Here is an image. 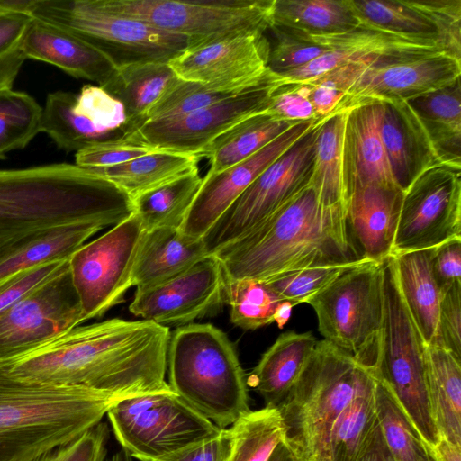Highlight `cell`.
<instances>
[{
	"instance_id": "obj_31",
	"label": "cell",
	"mask_w": 461,
	"mask_h": 461,
	"mask_svg": "<svg viewBox=\"0 0 461 461\" xmlns=\"http://www.w3.org/2000/svg\"><path fill=\"white\" fill-rule=\"evenodd\" d=\"M297 122H300L276 119L266 111L249 116L220 135L199 155L209 160L210 167L205 176L244 161Z\"/></svg>"
},
{
	"instance_id": "obj_34",
	"label": "cell",
	"mask_w": 461,
	"mask_h": 461,
	"mask_svg": "<svg viewBox=\"0 0 461 461\" xmlns=\"http://www.w3.org/2000/svg\"><path fill=\"white\" fill-rule=\"evenodd\" d=\"M104 227L95 222L76 223L50 230L0 258V285L35 266L68 258Z\"/></svg>"
},
{
	"instance_id": "obj_3",
	"label": "cell",
	"mask_w": 461,
	"mask_h": 461,
	"mask_svg": "<svg viewBox=\"0 0 461 461\" xmlns=\"http://www.w3.org/2000/svg\"><path fill=\"white\" fill-rule=\"evenodd\" d=\"M213 256L228 279L259 281L364 260L347 220L323 203L309 185Z\"/></svg>"
},
{
	"instance_id": "obj_6",
	"label": "cell",
	"mask_w": 461,
	"mask_h": 461,
	"mask_svg": "<svg viewBox=\"0 0 461 461\" xmlns=\"http://www.w3.org/2000/svg\"><path fill=\"white\" fill-rule=\"evenodd\" d=\"M366 369L348 352L318 340L299 379L276 407L283 442L296 461H330L331 430Z\"/></svg>"
},
{
	"instance_id": "obj_62",
	"label": "cell",
	"mask_w": 461,
	"mask_h": 461,
	"mask_svg": "<svg viewBox=\"0 0 461 461\" xmlns=\"http://www.w3.org/2000/svg\"><path fill=\"white\" fill-rule=\"evenodd\" d=\"M268 461H296L294 455L282 441L273 451Z\"/></svg>"
},
{
	"instance_id": "obj_23",
	"label": "cell",
	"mask_w": 461,
	"mask_h": 461,
	"mask_svg": "<svg viewBox=\"0 0 461 461\" xmlns=\"http://www.w3.org/2000/svg\"><path fill=\"white\" fill-rule=\"evenodd\" d=\"M23 50L27 59L58 67L67 74L104 86L116 66L100 50L59 27L32 18Z\"/></svg>"
},
{
	"instance_id": "obj_44",
	"label": "cell",
	"mask_w": 461,
	"mask_h": 461,
	"mask_svg": "<svg viewBox=\"0 0 461 461\" xmlns=\"http://www.w3.org/2000/svg\"><path fill=\"white\" fill-rule=\"evenodd\" d=\"M225 293L230 321L243 330H257L274 322L275 312L282 302L266 283L254 279L226 277Z\"/></svg>"
},
{
	"instance_id": "obj_53",
	"label": "cell",
	"mask_w": 461,
	"mask_h": 461,
	"mask_svg": "<svg viewBox=\"0 0 461 461\" xmlns=\"http://www.w3.org/2000/svg\"><path fill=\"white\" fill-rule=\"evenodd\" d=\"M68 259H57L35 266L3 283L0 285V314L59 274L68 265Z\"/></svg>"
},
{
	"instance_id": "obj_14",
	"label": "cell",
	"mask_w": 461,
	"mask_h": 461,
	"mask_svg": "<svg viewBox=\"0 0 461 461\" xmlns=\"http://www.w3.org/2000/svg\"><path fill=\"white\" fill-rule=\"evenodd\" d=\"M144 230L130 217L82 245L68 259L71 281L84 322L121 303L132 286V271Z\"/></svg>"
},
{
	"instance_id": "obj_7",
	"label": "cell",
	"mask_w": 461,
	"mask_h": 461,
	"mask_svg": "<svg viewBox=\"0 0 461 461\" xmlns=\"http://www.w3.org/2000/svg\"><path fill=\"white\" fill-rule=\"evenodd\" d=\"M384 308L374 377L393 394L430 447L439 440L430 411L425 368L426 343L402 296L393 254L383 260Z\"/></svg>"
},
{
	"instance_id": "obj_49",
	"label": "cell",
	"mask_w": 461,
	"mask_h": 461,
	"mask_svg": "<svg viewBox=\"0 0 461 461\" xmlns=\"http://www.w3.org/2000/svg\"><path fill=\"white\" fill-rule=\"evenodd\" d=\"M74 112L109 137L116 130L122 131L127 122L122 104L99 86L85 85L81 88Z\"/></svg>"
},
{
	"instance_id": "obj_51",
	"label": "cell",
	"mask_w": 461,
	"mask_h": 461,
	"mask_svg": "<svg viewBox=\"0 0 461 461\" xmlns=\"http://www.w3.org/2000/svg\"><path fill=\"white\" fill-rule=\"evenodd\" d=\"M155 150L122 134L95 142L76 152L75 164L87 169L111 167Z\"/></svg>"
},
{
	"instance_id": "obj_10",
	"label": "cell",
	"mask_w": 461,
	"mask_h": 461,
	"mask_svg": "<svg viewBox=\"0 0 461 461\" xmlns=\"http://www.w3.org/2000/svg\"><path fill=\"white\" fill-rule=\"evenodd\" d=\"M106 416L122 448L139 461L161 458L221 429L174 392L122 399Z\"/></svg>"
},
{
	"instance_id": "obj_24",
	"label": "cell",
	"mask_w": 461,
	"mask_h": 461,
	"mask_svg": "<svg viewBox=\"0 0 461 461\" xmlns=\"http://www.w3.org/2000/svg\"><path fill=\"white\" fill-rule=\"evenodd\" d=\"M308 36L330 51L339 67L357 60L393 61L447 53L436 38L396 33L366 26H358L343 33Z\"/></svg>"
},
{
	"instance_id": "obj_45",
	"label": "cell",
	"mask_w": 461,
	"mask_h": 461,
	"mask_svg": "<svg viewBox=\"0 0 461 461\" xmlns=\"http://www.w3.org/2000/svg\"><path fill=\"white\" fill-rule=\"evenodd\" d=\"M383 104L381 139L393 177L404 192L420 174L419 159L399 110L393 103Z\"/></svg>"
},
{
	"instance_id": "obj_38",
	"label": "cell",
	"mask_w": 461,
	"mask_h": 461,
	"mask_svg": "<svg viewBox=\"0 0 461 461\" xmlns=\"http://www.w3.org/2000/svg\"><path fill=\"white\" fill-rule=\"evenodd\" d=\"M230 450L226 461H268L284 439V429L276 408L249 411L229 428Z\"/></svg>"
},
{
	"instance_id": "obj_52",
	"label": "cell",
	"mask_w": 461,
	"mask_h": 461,
	"mask_svg": "<svg viewBox=\"0 0 461 461\" xmlns=\"http://www.w3.org/2000/svg\"><path fill=\"white\" fill-rule=\"evenodd\" d=\"M109 428L99 422L74 440L58 446L30 461H104Z\"/></svg>"
},
{
	"instance_id": "obj_13",
	"label": "cell",
	"mask_w": 461,
	"mask_h": 461,
	"mask_svg": "<svg viewBox=\"0 0 461 461\" xmlns=\"http://www.w3.org/2000/svg\"><path fill=\"white\" fill-rule=\"evenodd\" d=\"M320 122L265 169L211 227L202 238L207 255L247 234L308 185Z\"/></svg>"
},
{
	"instance_id": "obj_54",
	"label": "cell",
	"mask_w": 461,
	"mask_h": 461,
	"mask_svg": "<svg viewBox=\"0 0 461 461\" xmlns=\"http://www.w3.org/2000/svg\"><path fill=\"white\" fill-rule=\"evenodd\" d=\"M438 338V346L461 361V282L441 291Z\"/></svg>"
},
{
	"instance_id": "obj_18",
	"label": "cell",
	"mask_w": 461,
	"mask_h": 461,
	"mask_svg": "<svg viewBox=\"0 0 461 461\" xmlns=\"http://www.w3.org/2000/svg\"><path fill=\"white\" fill-rule=\"evenodd\" d=\"M225 285L220 261L207 255L164 282L136 288L129 311L141 320L178 328L219 312L226 304Z\"/></svg>"
},
{
	"instance_id": "obj_8",
	"label": "cell",
	"mask_w": 461,
	"mask_h": 461,
	"mask_svg": "<svg viewBox=\"0 0 461 461\" xmlns=\"http://www.w3.org/2000/svg\"><path fill=\"white\" fill-rule=\"evenodd\" d=\"M29 14L85 41L116 68L142 62L168 63L190 45L186 38L109 12L95 0H32Z\"/></svg>"
},
{
	"instance_id": "obj_40",
	"label": "cell",
	"mask_w": 461,
	"mask_h": 461,
	"mask_svg": "<svg viewBox=\"0 0 461 461\" xmlns=\"http://www.w3.org/2000/svg\"><path fill=\"white\" fill-rule=\"evenodd\" d=\"M77 95L56 91L48 95L42 108L41 131L67 151H79L97 141L111 139L88 120L75 113Z\"/></svg>"
},
{
	"instance_id": "obj_20",
	"label": "cell",
	"mask_w": 461,
	"mask_h": 461,
	"mask_svg": "<svg viewBox=\"0 0 461 461\" xmlns=\"http://www.w3.org/2000/svg\"><path fill=\"white\" fill-rule=\"evenodd\" d=\"M321 120L300 122L258 152L217 174L205 176L180 230L202 239L252 182Z\"/></svg>"
},
{
	"instance_id": "obj_1",
	"label": "cell",
	"mask_w": 461,
	"mask_h": 461,
	"mask_svg": "<svg viewBox=\"0 0 461 461\" xmlns=\"http://www.w3.org/2000/svg\"><path fill=\"white\" fill-rule=\"evenodd\" d=\"M169 329L109 319L75 327L0 364L17 378L81 386L120 398L173 392L165 380Z\"/></svg>"
},
{
	"instance_id": "obj_39",
	"label": "cell",
	"mask_w": 461,
	"mask_h": 461,
	"mask_svg": "<svg viewBox=\"0 0 461 461\" xmlns=\"http://www.w3.org/2000/svg\"><path fill=\"white\" fill-rule=\"evenodd\" d=\"M376 414L393 461H429L427 443L391 391L375 379Z\"/></svg>"
},
{
	"instance_id": "obj_28",
	"label": "cell",
	"mask_w": 461,
	"mask_h": 461,
	"mask_svg": "<svg viewBox=\"0 0 461 461\" xmlns=\"http://www.w3.org/2000/svg\"><path fill=\"white\" fill-rule=\"evenodd\" d=\"M432 249L393 254L403 301L426 345L438 346L441 291L431 268Z\"/></svg>"
},
{
	"instance_id": "obj_60",
	"label": "cell",
	"mask_w": 461,
	"mask_h": 461,
	"mask_svg": "<svg viewBox=\"0 0 461 461\" xmlns=\"http://www.w3.org/2000/svg\"><path fill=\"white\" fill-rule=\"evenodd\" d=\"M430 448L437 461H461V445L439 438L438 443Z\"/></svg>"
},
{
	"instance_id": "obj_47",
	"label": "cell",
	"mask_w": 461,
	"mask_h": 461,
	"mask_svg": "<svg viewBox=\"0 0 461 461\" xmlns=\"http://www.w3.org/2000/svg\"><path fill=\"white\" fill-rule=\"evenodd\" d=\"M32 21L26 13L0 11V90L12 89L27 59L23 43Z\"/></svg>"
},
{
	"instance_id": "obj_15",
	"label": "cell",
	"mask_w": 461,
	"mask_h": 461,
	"mask_svg": "<svg viewBox=\"0 0 461 461\" xmlns=\"http://www.w3.org/2000/svg\"><path fill=\"white\" fill-rule=\"evenodd\" d=\"M461 170L429 168L403 193L392 254L433 249L461 238Z\"/></svg>"
},
{
	"instance_id": "obj_29",
	"label": "cell",
	"mask_w": 461,
	"mask_h": 461,
	"mask_svg": "<svg viewBox=\"0 0 461 461\" xmlns=\"http://www.w3.org/2000/svg\"><path fill=\"white\" fill-rule=\"evenodd\" d=\"M429 406L439 438L461 445V361L446 348L427 345Z\"/></svg>"
},
{
	"instance_id": "obj_63",
	"label": "cell",
	"mask_w": 461,
	"mask_h": 461,
	"mask_svg": "<svg viewBox=\"0 0 461 461\" xmlns=\"http://www.w3.org/2000/svg\"><path fill=\"white\" fill-rule=\"evenodd\" d=\"M104 461H132V457L122 448Z\"/></svg>"
},
{
	"instance_id": "obj_37",
	"label": "cell",
	"mask_w": 461,
	"mask_h": 461,
	"mask_svg": "<svg viewBox=\"0 0 461 461\" xmlns=\"http://www.w3.org/2000/svg\"><path fill=\"white\" fill-rule=\"evenodd\" d=\"M203 183L199 169L168 181L131 199L145 231L157 228L180 229Z\"/></svg>"
},
{
	"instance_id": "obj_5",
	"label": "cell",
	"mask_w": 461,
	"mask_h": 461,
	"mask_svg": "<svg viewBox=\"0 0 461 461\" xmlns=\"http://www.w3.org/2000/svg\"><path fill=\"white\" fill-rule=\"evenodd\" d=\"M169 386L191 407L226 429L250 411L246 375L226 333L211 323H190L171 334Z\"/></svg>"
},
{
	"instance_id": "obj_55",
	"label": "cell",
	"mask_w": 461,
	"mask_h": 461,
	"mask_svg": "<svg viewBox=\"0 0 461 461\" xmlns=\"http://www.w3.org/2000/svg\"><path fill=\"white\" fill-rule=\"evenodd\" d=\"M309 93L308 84L281 86L271 95L266 112L276 119L290 122L319 120Z\"/></svg>"
},
{
	"instance_id": "obj_43",
	"label": "cell",
	"mask_w": 461,
	"mask_h": 461,
	"mask_svg": "<svg viewBox=\"0 0 461 461\" xmlns=\"http://www.w3.org/2000/svg\"><path fill=\"white\" fill-rule=\"evenodd\" d=\"M42 107L30 95L0 90V159L26 147L41 131Z\"/></svg>"
},
{
	"instance_id": "obj_19",
	"label": "cell",
	"mask_w": 461,
	"mask_h": 461,
	"mask_svg": "<svg viewBox=\"0 0 461 461\" xmlns=\"http://www.w3.org/2000/svg\"><path fill=\"white\" fill-rule=\"evenodd\" d=\"M270 48L265 32H244L187 47L168 65L185 81L249 84L269 72Z\"/></svg>"
},
{
	"instance_id": "obj_59",
	"label": "cell",
	"mask_w": 461,
	"mask_h": 461,
	"mask_svg": "<svg viewBox=\"0 0 461 461\" xmlns=\"http://www.w3.org/2000/svg\"><path fill=\"white\" fill-rule=\"evenodd\" d=\"M356 461H393L378 420Z\"/></svg>"
},
{
	"instance_id": "obj_27",
	"label": "cell",
	"mask_w": 461,
	"mask_h": 461,
	"mask_svg": "<svg viewBox=\"0 0 461 461\" xmlns=\"http://www.w3.org/2000/svg\"><path fill=\"white\" fill-rule=\"evenodd\" d=\"M180 80L167 62H142L118 67L101 87L124 107L123 134L143 123L151 108Z\"/></svg>"
},
{
	"instance_id": "obj_56",
	"label": "cell",
	"mask_w": 461,
	"mask_h": 461,
	"mask_svg": "<svg viewBox=\"0 0 461 461\" xmlns=\"http://www.w3.org/2000/svg\"><path fill=\"white\" fill-rule=\"evenodd\" d=\"M230 445L231 437L229 428L221 429L214 437L151 461H226Z\"/></svg>"
},
{
	"instance_id": "obj_36",
	"label": "cell",
	"mask_w": 461,
	"mask_h": 461,
	"mask_svg": "<svg viewBox=\"0 0 461 461\" xmlns=\"http://www.w3.org/2000/svg\"><path fill=\"white\" fill-rule=\"evenodd\" d=\"M271 26L329 35L354 30L359 21L348 0H275Z\"/></svg>"
},
{
	"instance_id": "obj_9",
	"label": "cell",
	"mask_w": 461,
	"mask_h": 461,
	"mask_svg": "<svg viewBox=\"0 0 461 461\" xmlns=\"http://www.w3.org/2000/svg\"><path fill=\"white\" fill-rule=\"evenodd\" d=\"M382 262L364 260L351 267L306 302L324 339L370 372L377 361L383 319Z\"/></svg>"
},
{
	"instance_id": "obj_61",
	"label": "cell",
	"mask_w": 461,
	"mask_h": 461,
	"mask_svg": "<svg viewBox=\"0 0 461 461\" xmlns=\"http://www.w3.org/2000/svg\"><path fill=\"white\" fill-rule=\"evenodd\" d=\"M293 308L294 305L287 301H282L278 304L274 315V321L276 322L278 328L282 329L287 323Z\"/></svg>"
},
{
	"instance_id": "obj_50",
	"label": "cell",
	"mask_w": 461,
	"mask_h": 461,
	"mask_svg": "<svg viewBox=\"0 0 461 461\" xmlns=\"http://www.w3.org/2000/svg\"><path fill=\"white\" fill-rule=\"evenodd\" d=\"M436 28L446 52L461 59V0H406Z\"/></svg>"
},
{
	"instance_id": "obj_4",
	"label": "cell",
	"mask_w": 461,
	"mask_h": 461,
	"mask_svg": "<svg viewBox=\"0 0 461 461\" xmlns=\"http://www.w3.org/2000/svg\"><path fill=\"white\" fill-rule=\"evenodd\" d=\"M122 398L25 381L0 366V461H30L102 421Z\"/></svg>"
},
{
	"instance_id": "obj_26",
	"label": "cell",
	"mask_w": 461,
	"mask_h": 461,
	"mask_svg": "<svg viewBox=\"0 0 461 461\" xmlns=\"http://www.w3.org/2000/svg\"><path fill=\"white\" fill-rule=\"evenodd\" d=\"M207 256L202 239L178 228L143 232L132 271V286L142 288L164 282Z\"/></svg>"
},
{
	"instance_id": "obj_16",
	"label": "cell",
	"mask_w": 461,
	"mask_h": 461,
	"mask_svg": "<svg viewBox=\"0 0 461 461\" xmlns=\"http://www.w3.org/2000/svg\"><path fill=\"white\" fill-rule=\"evenodd\" d=\"M280 86L277 75L236 96L184 114L145 122L123 135L154 149L199 158L220 135L249 116L267 111L271 95Z\"/></svg>"
},
{
	"instance_id": "obj_21",
	"label": "cell",
	"mask_w": 461,
	"mask_h": 461,
	"mask_svg": "<svg viewBox=\"0 0 461 461\" xmlns=\"http://www.w3.org/2000/svg\"><path fill=\"white\" fill-rule=\"evenodd\" d=\"M383 109V104H367L345 111L342 168L348 204L351 194L362 187L400 188L393 177L381 139Z\"/></svg>"
},
{
	"instance_id": "obj_17",
	"label": "cell",
	"mask_w": 461,
	"mask_h": 461,
	"mask_svg": "<svg viewBox=\"0 0 461 461\" xmlns=\"http://www.w3.org/2000/svg\"><path fill=\"white\" fill-rule=\"evenodd\" d=\"M84 322L68 265L0 314V364Z\"/></svg>"
},
{
	"instance_id": "obj_12",
	"label": "cell",
	"mask_w": 461,
	"mask_h": 461,
	"mask_svg": "<svg viewBox=\"0 0 461 461\" xmlns=\"http://www.w3.org/2000/svg\"><path fill=\"white\" fill-rule=\"evenodd\" d=\"M343 96L336 113L367 104L405 101L461 79V59L435 53L393 61H350L326 73Z\"/></svg>"
},
{
	"instance_id": "obj_58",
	"label": "cell",
	"mask_w": 461,
	"mask_h": 461,
	"mask_svg": "<svg viewBox=\"0 0 461 461\" xmlns=\"http://www.w3.org/2000/svg\"><path fill=\"white\" fill-rule=\"evenodd\" d=\"M304 84L309 85V97L316 118L322 120L333 114L343 96L338 86L326 76Z\"/></svg>"
},
{
	"instance_id": "obj_64",
	"label": "cell",
	"mask_w": 461,
	"mask_h": 461,
	"mask_svg": "<svg viewBox=\"0 0 461 461\" xmlns=\"http://www.w3.org/2000/svg\"><path fill=\"white\" fill-rule=\"evenodd\" d=\"M427 447H428V453H429V461H437L430 447L427 444Z\"/></svg>"
},
{
	"instance_id": "obj_42",
	"label": "cell",
	"mask_w": 461,
	"mask_h": 461,
	"mask_svg": "<svg viewBox=\"0 0 461 461\" xmlns=\"http://www.w3.org/2000/svg\"><path fill=\"white\" fill-rule=\"evenodd\" d=\"M348 3L359 26L439 41L430 20L406 0H348Z\"/></svg>"
},
{
	"instance_id": "obj_30",
	"label": "cell",
	"mask_w": 461,
	"mask_h": 461,
	"mask_svg": "<svg viewBox=\"0 0 461 461\" xmlns=\"http://www.w3.org/2000/svg\"><path fill=\"white\" fill-rule=\"evenodd\" d=\"M346 115V112L336 113L320 122L308 185L323 203L337 211L348 221V197L342 168Z\"/></svg>"
},
{
	"instance_id": "obj_22",
	"label": "cell",
	"mask_w": 461,
	"mask_h": 461,
	"mask_svg": "<svg viewBox=\"0 0 461 461\" xmlns=\"http://www.w3.org/2000/svg\"><path fill=\"white\" fill-rule=\"evenodd\" d=\"M403 193L398 187L369 185L351 194L348 223L362 258L382 262L392 254Z\"/></svg>"
},
{
	"instance_id": "obj_11",
	"label": "cell",
	"mask_w": 461,
	"mask_h": 461,
	"mask_svg": "<svg viewBox=\"0 0 461 461\" xmlns=\"http://www.w3.org/2000/svg\"><path fill=\"white\" fill-rule=\"evenodd\" d=\"M275 0H95L113 14L186 38L189 47L272 25Z\"/></svg>"
},
{
	"instance_id": "obj_48",
	"label": "cell",
	"mask_w": 461,
	"mask_h": 461,
	"mask_svg": "<svg viewBox=\"0 0 461 461\" xmlns=\"http://www.w3.org/2000/svg\"><path fill=\"white\" fill-rule=\"evenodd\" d=\"M269 30L275 35V43L270 48L267 67L278 76L303 67L327 51L305 33L276 26Z\"/></svg>"
},
{
	"instance_id": "obj_33",
	"label": "cell",
	"mask_w": 461,
	"mask_h": 461,
	"mask_svg": "<svg viewBox=\"0 0 461 461\" xmlns=\"http://www.w3.org/2000/svg\"><path fill=\"white\" fill-rule=\"evenodd\" d=\"M375 378L366 369L330 434V461H356L377 423Z\"/></svg>"
},
{
	"instance_id": "obj_57",
	"label": "cell",
	"mask_w": 461,
	"mask_h": 461,
	"mask_svg": "<svg viewBox=\"0 0 461 461\" xmlns=\"http://www.w3.org/2000/svg\"><path fill=\"white\" fill-rule=\"evenodd\" d=\"M431 268L440 291L461 282V238L449 240L432 249Z\"/></svg>"
},
{
	"instance_id": "obj_2",
	"label": "cell",
	"mask_w": 461,
	"mask_h": 461,
	"mask_svg": "<svg viewBox=\"0 0 461 461\" xmlns=\"http://www.w3.org/2000/svg\"><path fill=\"white\" fill-rule=\"evenodd\" d=\"M132 213L125 192L76 164L0 169V258L53 229L114 226Z\"/></svg>"
},
{
	"instance_id": "obj_35",
	"label": "cell",
	"mask_w": 461,
	"mask_h": 461,
	"mask_svg": "<svg viewBox=\"0 0 461 461\" xmlns=\"http://www.w3.org/2000/svg\"><path fill=\"white\" fill-rule=\"evenodd\" d=\"M390 103L399 110L413 140L420 174L435 167L461 170V126L426 117L406 101Z\"/></svg>"
},
{
	"instance_id": "obj_32",
	"label": "cell",
	"mask_w": 461,
	"mask_h": 461,
	"mask_svg": "<svg viewBox=\"0 0 461 461\" xmlns=\"http://www.w3.org/2000/svg\"><path fill=\"white\" fill-rule=\"evenodd\" d=\"M198 160L194 155L157 149L121 165L90 170L113 183L132 199L198 169Z\"/></svg>"
},
{
	"instance_id": "obj_41",
	"label": "cell",
	"mask_w": 461,
	"mask_h": 461,
	"mask_svg": "<svg viewBox=\"0 0 461 461\" xmlns=\"http://www.w3.org/2000/svg\"><path fill=\"white\" fill-rule=\"evenodd\" d=\"M276 77V74L269 70L264 77L258 81L239 85L203 84L181 79L151 108L143 122L184 114L216 104Z\"/></svg>"
},
{
	"instance_id": "obj_46",
	"label": "cell",
	"mask_w": 461,
	"mask_h": 461,
	"mask_svg": "<svg viewBox=\"0 0 461 461\" xmlns=\"http://www.w3.org/2000/svg\"><path fill=\"white\" fill-rule=\"evenodd\" d=\"M364 260L303 269L263 282L282 301L290 302L295 306L306 303L309 298L326 287L340 274Z\"/></svg>"
},
{
	"instance_id": "obj_25",
	"label": "cell",
	"mask_w": 461,
	"mask_h": 461,
	"mask_svg": "<svg viewBox=\"0 0 461 461\" xmlns=\"http://www.w3.org/2000/svg\"><path fill=\"white\" fill-rule=\"evenodd\" d=\"M317 342L312 332L290 330L263 354L246 382L263 398L265 407H277L299 379Z\"/></svg>"
}]
</instances>
